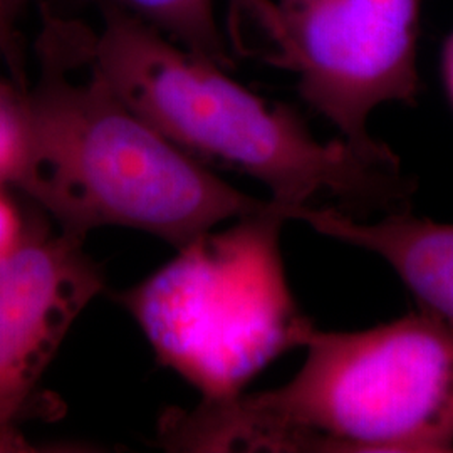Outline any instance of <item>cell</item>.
<instances>
[{"label":"cell","mask_w":453,"mask_h":453,"mask_svg":"<svg viewBox=\"0 0 453 453\" xmlns=\"http://www.w3.org/2000/svg\"><path fill=\"white\" fill-rule=\"evenodd\" d=\"M279 388L173 410V452H453V327L417 311L357 333L314 329Z\"/></svg>","instance_id":"cell-1"},{"label":"cell","mask_w":453,"mask_h":453,"mask_svg":"<svg viewBox=\"0 0 453 453\" xmlns=\"http://www.w3.org/2000/svg\"><path fill=\"white\" fill-rule=\"evenodd\" d=\"M80 63L131 111L205 166L262 181L273 200L304 207L333 196L351 211H408L415 183L342 138L321 143L303 118L230 80L133 17L110 11Z\"/></svg>","instance_id":"cell-2"},{"label":"cell","mask_w":453,"mask_h":453,"mask_svg":"<svg viewBox=\"0 0 453 453\" xmlns=\"http://www.w3.org/2000/svg\"><path fill=\"white\" fill-rule=\"evenodd\" d=\"M29 143L16 181L65 232L127 226L177 247L226 220L271 211L155 130L86 69L49 59L26 93Z\"/></svg>","instance_id":"cell-3"},{"label":"cell","mask_w":453,"mask_h":453,"mask_svg":"<svg viewBox=\"0 0 453 453\" xmlns=\"http://www.w3.org/2000/svg\"><path fill=\"white\" fill-rule=\"evenodd\" d=\"M288 207L239 219L179 249L175 259L118 294L163 366L226 403L275 357L304 348L314 326L292 296L280 256Z\"/></svg>","instance_id":"cell-4"},{"label":"cell","mask_w":453,"mask_h":453,"mask_svg":"<svg viewBox=\"0 0 453 453\" xmlns=\"http://www.w3.org/2000/svg\"><path fill=\"white\" fill-rule=\"evenodd\" d=\"M271 42L269 61L297 76V89L341 138L370 162L400 166L368 130L385 103L420 93V0H252Z\"/></svg>","instance_id":"cell-5"},{"label":"cell","mask_w":453,"mask_h":453,"mask_svg":"<svg viewBox=\"0 0 453 453\" xmlns=\"http://www.w3.org/2000/svg\"><path fill=\"white\" fill-rule=\"evenodd\" d=\"M81 235L27 226L0 257V425L39 408V387L82 311L104 289Z\"/></svg>","instance_id":"cell-6"},{"label":"cell","mask_w":453,"mask_h":453,"mask_svg":"<svg viewBox=\"0 0 453 453\" xmlns=\"http://www.w3.org/2000/svg\"><path fill=\"white\" fill-rule=\"evenodd\" d=\"M299 220L326 237L376 254L403 280L423 312L453 327V224L388 213L374 224L357 222L331 207H294Z\"/></svg>","instance_id":"cell-7"},{"label":"cell","mask_w":453,"mask_h":453,"mask_svg":"<svg viewBox=\"0 0 453 453\" xmlns=\"http://www.w3.org/2000/svg\"><path fill=\"white\" fill-rule=\"evenodd\" d=\"M110 11L157 29L196 58L226 69L230 50L213 16V0H106Z\"/></svg>","instance_id":"cell-8"},{"label":"cell","mask_w":453,"mask_h":453,"mask_svg":"<svg viewBox=\"0 0 453 453\" xmlns=\"http://www.w3.org/2000/svg\"><path fill=\"white\" fill-rule=\"evenodd\" d=\"M29 119L26 95L0 81V188L16 185L27 157Z\"/></svg>","instance_id":"cell-9"},{"label":"cell","mask_w":453,"mask_h":453,"mask_svg":"<svg viewBox=\"0 0 453 453\" xmlns=\"http://www.w3.org/2000/svg\"><path fill=\"white\" fill-rule=\"evenodd\" d=\"M26 224L22 222L14 203L2 194L0 188V257L14 250L26 234Z\"/></svg>","instance_id":"cell-10"},{"label":"cell","mask_w":453,"mask_h":453,"mask_svg":"<svg viewBox=\"0 0 453 453\" xmlns=\"http://www.w3.org/2000/svg\"><path fill=\"white\" fill-rule=\"evenodd\" d=\"M0 56L12 69V74L19 81H22V58L19 49V37L16 29H12L2 17H0Z\"/></svg>","instance_id":"cell-11"},{"label":"cell","mask_w":453,"mask_h":453,"mask_svg":"<svg viewBox=\"0 0 453 453\" xmlns=\"http://www.w3.org/2000/svg\"><path fill=\"white\" fill-rule=\"evenodd\" d=\"M31 452H42V449L24 437L16 425H0V453Z\"/></svg>","instance_id":"cell-12"},{"label":"cell","mask_w":453,"mask_h":453,"mask_svg":"<svg viewBox=\"0 0 453 453\" xmlns=\"http://www.w3.org/2000/svg\"><path fill=\"white\" fill-rule=\"evenodd\" d=\"M31 0H0V17L12 27L16 29L17 17L24 11V7Z\"/></svg>","instance_id":"cell-13"},{"label":"cell","mask_w":453,"mask_h":453,"mask_svg":"<svg viewBox=\"0 0 453 453\" xmlns=\"http://www.w3.org/2000/svg\"><path fill=\"white\" fill-rule=\"evenodd\" d=\"M443 76L453 99V34L447 39L443 48Z\"/></svg>","instance_id":"cell-14"}]
</instances>
